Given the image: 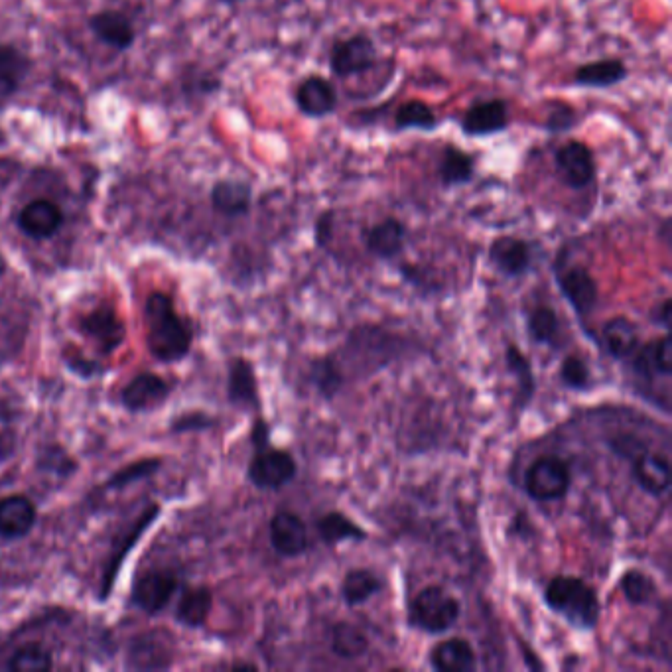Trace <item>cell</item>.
Wrapping results in <instances>:
<instances>
[{
  "label": "cell",
  "instance_id": "cell-1",
  "mask_svg": "<svg viewBox=\"0 0 672 672\" xmlns=\"http://www.w3.org/2000/svg\"><path fill=\"white\" fill-rule=\"evenodd\" d=\"M146 343L150 353L164 363L180 361L192 347V330L178 316L170 296L154 292L144 306Z\"/></svg>",
  "mask_w": 672,
  "mask_h": 672
},
{
  "label": "cell",
  "instance_id": "cell-2",
  "mask_svg": "<svg viewBox=\"0 0 672 672\" xmlns=\"http://www.w3.org/2000/svg\"><path fill=\"white\" fill-rule=\"evenodd\" d=\"M542 600L546 607L562 617L576 631H594L602 617V604L596 588L580 576L560 574L554 576L544 592Z\"/></svg>",
  "mask_w": 672,
  "mask_h": 672
},
{
  "label": "cell",
  "instance_id": "cell-3",
  "mask_svg": "<svg viewBox=\"0 0 672 672\" xmlns=\"http://www.w3.org/2000/svg\"><path fill=\"white\" fill-rule=\"evenodd\" d=\"M462 617V602L442 586L422 588L408 604V625L428 635H442L456 627Z\"/></svg>",
  "mask_w": 672,
  "mask_h": 672
},
{
  "label": "cell",
  "instance_id": "cell-4",
  "mask_svg": "<svg viewBox=\"0 0 672 672\" xmlns=\"http://www.w3.org/2000/svg\"><path fill=\"white\" fill-rule=\"evenodd\" d=\"M556 284L564 296V300L570 304L574 314L584 320L594 312L600 300V288L594 274L582 265H568L566 263V251L560 249L556 265H554Z\"/></svg>",
  "mask_w": 672,
  "mask_h": 672
},
{
  "label": "cell",
  "instance_id": "cell-5",
  "mask_svg": "<svg viewBox=\"0 0 672 672\" xmlns=\"http://www.w3.org/2000/svg\"><path fill=\"white\" fill-rule=\"evenodd\" d=\"M554 170L562 186L574 192H584L598 180L596 154L578 138H570L554 150Z\"/></svg>",
  "mask_w": 672,
  "mask_h": 672
},
{
  "label": "cell",
  "instance_id": "cell-6",
  "mask_svg": "<svg viewBox=\"0 0 672 672\" xmlns=\"http://www.w3.org/2000/svg\"><path fill=\"white\" fill-rule=\"evenodd\" d=\"M523 485L537 503L562 501L572 487V471L560 456H540L525 471Z\"/></svg>",
  "mask_w": 672,
  "mask_h": 672
},
{
  "label": "cell",
  "instance_id": "cell-7",
  "mask_svg": "<svg viewBox=\"0 0 672 672\" xmlns=\"http://www.w3.org/2000/svg\"><path fill=\"white\" fill-rule=\"evenodd\" d=\"M298 475V462L296 458L284 450V448H261L253 456L247 477L257 489L276 491L292 483Z\"/></svg>",
  "mask_w": 672,
  "mask_h": 672
},
{
  "label": "cell",
  "instance_id": "cell-8",
  "mask_svg": "<svg viewBox=\"0 0 672 672\" xmlns=\"http://www.w3.org/2000/svg\"><path fill=\"white\" fill-rule=\"evenodd\" d=\"M377 64V44L367 34L337 40L330 50V69L339 79L363 75Z\"/></svg>",
  "mask_w": 672,
  "mask_h": 672
},
{
  "label": "cell",
  "instance_id": "cell-9",
  "mask_svg": "<svg viewBox=\"0 0 672 672\" xmlns=\"http://www.w3.org/2000/svg\"><path fill=\"white\" fill-rule=\"evenodd\" d=\"M487 259L491 267L505 278H523L535 265L533 245L515 235H501L491 241Z\"/></svg>",
  "mask_w": 672,
  "mask_h": 672
},
{
  "label": "cell",
  "instance_id": "cell-10",
  "mask_svg": "<svg viewBox=\"0 0 672 672\" xmlns=\"http://www.w3.org/2000/svg\"><path fill=\"white\" fill-rule=\"evenodd\" d=\"M294 103L304 117L326 119L337 111L339 105L337 87L324 75L318 73L306 75L294 91Z\"/></svg>",
  "mask_w": 672,
  "mask_h": 672
},
{
  "label": "cell",
  "instance_id": "cell-11",
  "mask_svg": "<svg viewBox=\"0 0 672 672\" xmlns=\"http://www.w3.org/2000/svg\"><path fill=\"white\" fill-rule=\"evenodd\" d=\"M511 125L509 103L505 99H481L466 109L460 119L462 133L470 138L499 135Z\"/></svg>",
  "mask_w": 672,
  "mask_h": 672
},
{
  "label": "cell",
  "instance_id": "cell-12",
  "mask_svg": "<svg viewBox=\"0 0 672 672\" xmlns=\"http://www.w3.org/2000/svg\"><path fill=\"white\" fill-rule=\"evenodd\" d=\"M270 546L282 558H298L308 552V527L294 511H278L270 519Z\"/></svg>",
  "mask_w": 672,
  "mask_h": 672
},
{
  "label": "cell",
  "instance_id": "cell-13",
  "mask_svg": "<svg viewBox=\"0 0 672 672\" xmlns=\"http://www.w3.org/2000/svg\"><path fill=\"white\" fill-rule=\"evenodd\" d=\"M408 229L399 217H385L363 231L367 253L379 261H395L403 255Z\"/></svg>",
  "mask_w": 672,
  "mask_h": 672
},
{
  "label": "cell",
  "instance_id": "cell-14",
  "mask_svg": "<svg viewBox=\"0 0 672 672\" xmlns=\"http://www.w3.org/2000/svg\"><path fill=\"white\" fill-rule=\"evenodd\" d=\"M178 588V578L170 570H148L136 578L133 602L144 613L156 615L170 604Z\"/></svg>",
  "mask_w": 672,
  "mask_h": 672
},
{
  "label": "cell",
  "instance_id": "cell-15",
  "mask_svg": "<svg viewBox=\"0 0 672 672\" xmlns=\"http://www.w3.org/2000/svg\"><path fill=\"white\" fill-rule=\"evenodd\" d=\"M629 361L633 373L647 383H653L659 377L669 379L672 375L671 334L665 332L663 336L655 337L645 345H639Z\"/></svg>",
  "mask_w": 672,
  "mask_h": 672
},
{
  "label": "cell",
  "instance_id": "cell-16",
  "mask_svg": "<svg viewBox=\"0 0 672 672\" xmlns=\"http://www.w3.org/2000/svg\"><path fill=\"white\" fill-rule=\"evenodd\" d=\"M631 477L641 491L659 499L671 489V462L663 454L643 450L631 460Z\"/></svg>",
  "mask_w": 672,
  "mask_h": 672
},
{
  "label": "cell",
  "instance_id": "cell-17",
  "mask_svg": "<svg viewBox=\"0 0 672 672\" xmlns=\"http://www.w3.org/2000/svg\"><path fill=\"white\" fill-rule=\"evenodd\" d=\"M81 332L97 343L103 353H113L125 341L127 330L119 314L109 308H95L81 320Z\"/></svg>",
  "mask_w": 672,
  "mask_h": 672
},
{
  "label": "cell",
  "instance_id": "cell-18",
  "mask_svg": "<svg viewBox=\"0 0 672 672\" xmlns=\"http://www.w3.org/2000/svg\"><path fill=\"white\" fill-rule=\"evenodd\" d=\"M64 225L62 209L50 200H34L18 215V227L32 239H50Z\"/></svg>",
  "mask_w": 672,
  "mask_h": 672
},
{
  "label": "cell",
  "instance_id": "cell-19",
  "mask_svg": "<svg viewBox=\"0 0 672 672\" xmlns=\"http://www.w3.org/2000/svg\"><path fill=\"white\" fill-rule=\"evenodd\" d=\"M428 663L438 672H473L477 669V653L468 639L450 637L428 651Z\"/></svg>",
  "mask_w": 672,
  "mask_h": 672
},
{
  "label": "cell",
  "instance_id": "cell-20",
  "mask_svg": "<svg viewBox=\"0 0 672 672\" xmlns=\"http://www.w3.org/2000/svg\"><path fill=\"white\" fill-rule=\"evenodd\" d=\"M605 349V353L615 361H629L631 355L641 345L639 326L629 320L627 316L609 318L602 326V334L598 341Z\"/></svg>",
  "mask_w": 672,
  "mask_h": 672
},
{
  "label": "cell",
  "instance_id": "cell-21",
  "mask_svg": "<svg viewBox=\"0 0 672 672\" xmlns=\"http://www.w3.org/2000/svg\"><path fill=\"white\" fill-rule=\"evenodd\" d=\"M475 172H477V160L471 152L458 148L454 144H446L442 148L436 174L444 188L452 190V188L468 186L475 178Z\"/></svg>",
  "mask_w": 672,
  "mask_h": 672
},
{
  "label": "cell",
  "instance_id": "cell-22",
  "mask_svg": "<svg viewBox=\"0 0 672 672\" xmlns=\"http://www.w3.org/2000/svg\"><path fill=\"white\" fill-rule=\"evenodd\" d=\"M89 28L101 42L121 52L129 50L135 44V28L123 12L117 10L97 12L89 18Z\"/></svg>",
  "mask_w": 672,
  "mask_h": 672
},
{
  "label": "cell",
  "instance_id": "cell-23",
  "mask_svg": "<svg viewBox=\"0 0 672 672\" xmlns=\"http://www.w3.org/2000/svg\"><path fill=\"white\" fill-rule=\"evenodd\" d=\"M629 77V68L619 58H604L582 64L574 69L572 81L578 87L586 89H607L623 83Z\"/></svg>",
  "mask_w": 672,
  "mask_h": 672
},
{
  "label": "cell",
  "instance_id": "cell-24",
  "mask_svg": "<svg viewBox=\"0 0 672 672\" xmlns=\"http://www.w3.org/2000/svg\"><path fill=\"white\" fill-rule=\"evenodd\" d=\"M229 401L243 408V410H259L261 408V395H259V383L255 375V367L251 361L237 357L229 367Z\"/></svg>",
  "mask_w": 672,
  "mask_h": 672
},
{
  "label": "cell",
  "instance_id": "cell-25",
  "mask_svg": "<svg viewBox=\"0 0 672 672\" xmlns=\"http://www.w3.org/2000/svg\"><path fill=\"white\" fill-rule=\"evenodd\" d=\"M505 363L509 373L517 381V395L513 404L519 412H525L537 395V377L533 371V363L517 343H507Z\"/></svg>",
  "mask_w": 672,
  "mask_h": 672
},
{
  "label": "cell",
  "instance_id": "cell-26",
  "mask_svg": "<svg viewBox=\"0 0 672 672\" xmlns=\"http://www.w3.org/2000/svg\"><path fill=\"white\" fill-rule=\"evenodd\" d=\"M36 525V507L24 495H8L0 501V537H26Z\"/></svg>",
  "mask_w": 672,
  "mask_h": 672
},
{
  "label": "cell",
  "instance_id": "cell-27",
  "mask_svg": "<svg viewBox=\"0 0 672 672\" xmlns=\"http://www.w3.org/2000/svg\"><path fill=\"white\" fill-rule=\"evenodd\" d=\"M170 395V387L164 379L152 373H142L123 391V404L133 412H146L162 406Z\"/></svg>",
  "mask_w": 672,
  "mask_h": 672
},
{
  "label": "cell",
  "instance_id": "cell-28",
  "mask_svg": "<svg viewBox=\"0 0 672 672\" xmlns=\"http://www.w3.org/2000/svg\"><path fill=\"white\" fill-rule=\"evenodd\" d=\"M211 203L225 217H243L253 207V188L243 180H219L211 190Z\"/></svg>",
  "mask_w": 672,
  "mask_h": 672
},
{
  "label": "cell",
  "instance_id": "cell-29",
  "mask_svg": "<svg viewBox=\"0 0 672 672\" xmlns=\"http://www.w3.org/2000/svg\"><path fill=\"white\" fill-rule=\"evenodd\" d=\"M385 590L383 578L371 568H353L349 570L339 586V596L347 607L367 604Z\"/></svg>",
  "mask_w": 672,
  "mask_h": 672
},
{
  "label": "cell",
  "instance_id": "cell-30",
  "mask_svg": "<svg viewBox=\"0 0 672 672\" xmlns=\"http://www.w3.org/2000/svg\"><path fill=\"white\" fill-rule=\"evenodd\" d=\"M316 531L330 548H336L337 544L347 542V540L363 542L369 538V533L359 523H355L351 517H347L343 511L324 513L316 521Z\"/></svg>",
  "mask_w": 672,
  "mask_h": 672
},
{
  "label": "cell",
  "instance_id": "cell-31",
  "mask_svg": "<svg viewBox=\"0 0 672 672\" xmlns=\"http://www.w3.org/2000/svg\"><path fill=\"white\" fill-rule=\"evenodd\" d=\"M371 649L369 637L349 621H337L332 627V653L341 661L363 659Z\"/></svg>",
  "mask_w": 672,
  "mask_h": 672
},
{
  "label": "cell",
  "instance_id": "cell-32",
  "mask_svg": "<svg viewBox=\"0 0 672 672\" xmlns=\"http://www.w3.org/2000/svg\"><path fill=\"white\" fill-rule=\"evenodd\" d=\"M527 334L533 343L546 345L552 349H560L562 339V324L552 306L540 304L533 308L527 316Z\"/></svg>",
  "mask_w": 672,
  "mask_h": 672
},
{
  "label": "cell",
  "instance_id": "cell-33",
  "mask_svg": "<svg viewBox=\"0 0 672 672\" xmlns=\"http://www.w3.org/2000/svg\"><path fill=\"white\" fill-rule=\"evenodd\" d=\"M158 513H160L158 505H152L150 509H146V511L142 513V517L136 521L135 527L129 531V535L123 540L121 550H117V552L111 556V560H109V564H107V570H105V578H103L101 600H107V596H109V592H111V588H113V584H115V578H117V574H119V568L123 566V560H125L127 552H131V548L135 546L136 540H138L140 535L150 527V523L158 517Z\"/></svg>",
  "mask_w": 672,
  "mask_h": 672
},
{
  "label": "cell",
  "instance_id": "cell-34",
  "mask_svg": "<svg viewBox=\"0 0 672 672\" xmlns=\"http://www.w3.org/2000/svg\"><path fill=\"white\" fill-rule=\"evenodd\" d=\"M32 71V62L14 46H0V97L12 95Z\"/></svg>",
  "mask_w": 672,
  "mask_h": 672
},
{
  "label": "cell",
  "instance_id": "cell-35",
  "mask_svg": "<svg viewBox=\"0 0 672 672\" xmlns=\"http://www.w3.org/2000/svg\"><path fill=\"white\" fill-rule=\"evenodd\" d=\"M211 607H213V594L209 588L205 586L186 588L176 607V619L186 627L198 629L207 621Z\"/></svg>",
  "mask_w": 672,
  "mask_h": 672
},
{
  "label": "cell",
  "instance_id": "cell-36",
  "mask_svg": "<svg viewBox=\"0 0 672 672\" xmlns=\"http://www.w3.org/2000/svg\"><path fill=\"white\" fill-rule=\"evenodd\" d=\"M619 592L627 604L641 607L651 605L659 598V586L647 572L639 568H627L619 576Z\"/></svg>",
  "mask_w": 672,
  "mask_h": 672
},
{
  "label": "cell",
  "instance_id": "cell-37",
  "mask_svg": "<svg viewBox=\"0 0 672 672\" xmlns=\"http://www.w3.org/2000/svg\"><path fill=\"white\" fill-rule=\"evenodd\" d=\"M310 383L324 401H334L341 393V387L345 383V377L341 373V367L334 357H318L310 363Z\"/></svg>",
  "mask_w": 672,
  "mask_h": 672
},
{
  "label": "cell",
  "instance_id": "cell-38",
  "mask_svg": "<svg viewBox=\"0 0 672 672\" xmlns=\"http://www.w3.org/2000/svg\"><path fill=\"white\" fill-rule=\"evenodd\" d=\"M438 127H440V121H438L434 109L420 99L406 101L395 113V129L397 131L432 133Z\"/></svg>",
  "mask_w": 672,
  "mask_h": 672
},
{
  "label": "cell",
  "instance_id": "cell-39",
  "mask_svg": "<svg viewBox=\"0 0 672 672\" xmlns=\"http://www.w3.org/2000/svg\"><path fill=\"white\" fill-rule=\"evenodd\" d=\"M560 383L568 391H588L592 387V369L588 361L578 353L566 355L560 363Z\"/></svg>",
  "mask_w": 672,
  "mask_h": 672
},
{
  "label": "cell",
  "instance_id": "cell-40",
  "mask_svg": "<svg viewBox=\"0 0 672 672\" xmlns=\"http://www.w3.org/2000/svg\"><path fill=\"white\" fill-rule=\"evenodd\" d=\"M52 667V653L40 645H26L18 649L8 663V669L14 672H46Z\"/></svg>",
  "mask_w": 672,
  "mask_h": 672
},
{
  "label": "cell",
  "instance_id": "cell-41",
  "mask_svg": "<svg viewBox=\"0 0 672 672\" xmlns=\"http://www.w3.org/2000/svg\"><path fill=\"white\" fill-rule=\"evenodd\" d=\"M580 117L578 111L562 101H552L546 105V117L542 121V129L550 135H562L570 133L578 127Z\"/></svg>",
  "mask_w": 672,
  "mask_h": 672
},
{
  "label": "cell",
  "instance_id": "cell-42",
  "mask_svg": "<svg viewBox=\"0 0 672 672\" xmlns=\"http://www.w3.org/2000/svg\"><path fill=\"white\" fill-rule=\"evenodd\" d=\"M160 470V462L158 460H142V462H136L133 466H127L125 470L115 473L111 479H109V487H125L129 483H133L136 479H144L152 473Z\"/></svg>",
  "mask_w": 672,
  "mask_h": 672
},
{
  "label": "cell",
  "instance_id": "cell-43",
  "mask_svg": "<svg viewBox=\"0 0 672 672\" xmlns=\"http://www.w3.org/2000/svg\"><path fill=\"white\" fill-rule=\"evenodd\" d=\"M336 209H326L314 223V243L318 249H328L336 233Z\"/></svg>",
  "mask_w": 672,
  "mask_h": 672
},
{
  "label": "cell",
  "instance_id": "cell-44",
  "mask_svg": "<svg viewBox=\"0 0 672 672\" xmlns=\"http://www.w3.org/2000/svg\"><path fill=\"white\" fill-rule=\"evenodd\" d=\"M213 424V420L209 416H203V414H192V416H184V418H178L172 426L174 432H190V430H205Z\"/></svg>",
  "mask_w": 672,
  "mask_h": 672
},
{
  "label": "cell",
  "instance_id": "cell-45",
  "mask_svg": "<svg viewBox=\"0 0 672 672\" xmlns=\"http://www.w3.org/2000/svg\"><path fill=\"white\" fill-rule=\"evenodd\" d=\"M251 442L255 446V450L267 448L270 444V426L265 418H257L253 430H251Z\"/></svg>",
  "mask_w": 672,
  "mask_h": 672
},
{
  "label": "cell",
  "instance_id": "cell-46",
  "mask_svg": "<svg viewBox=\"0 0 672 672\" xmlns=\"http://www.w3.org/2000/svg\"><path fill=\"white\" fill-rule=\"evenodd\" d=\"M671 316H672V302L671 298H665L661 304H657L655 306V312H653V316H651V320L657 324V326H661V328H665V332H669L671 330Z\"/></svg>",
  "mask_w": 672,
  "mask_h": 672
},
{
  "label": "cell",
  "instance_id": "cell-47",
  "mask_svg": "<svg viewBox=\"0 0 672 672\" xmlns=\"http://www.w3.org/2000/svg\"><path fill=\"white\" fill-rule=\"evenodd\" d=\"M521 647H523V653H525V663H527V667H529V669H533V671H538V669H544L542 661H538L537 655H535L533 651L529 653V651L525 649V645H521Z\"/></svg>",
  "mask_w": 672,
  "mask_h": 672
},
{
  "label": "cell",
  "instance_id": "cell-48",
  "mask_svg": "<svg viewBox=\"0 0 672 672\" xmlns=\"http://www.w3.org/2000/svg\"><path fill=\"white\" fill-rule=\"evenodd\" d=\"M233 669H249V671H257V665H249V663H241V665H233Z\"/></svg>",
  "mask_w": 672,
  "mask_h": 672
},
{
  "label": "cell",
  "instance_id": "cell-49",
  "mask_svg": "<svg viewBox=\"0 0 672 672\" xmlns=\"http://www.w3.org/2000/svg\"><path fill=\"white\" fill-rule=\"evenodd\" d=\"M219 2H223V4H237V2H241V0H219Z\"/></svg>",
  "mask_w": 672,
  "mask_h": 672
},
{
  "label": "cell",
  "instance_id": "cell-50",
  "mask_svg": "<svg viewBox=\"0 0 672 672\" xmlns=\"http://www.w3.org/2000/svg\"><path fill=\"white\" fill-rule=\"evenodd\" d=\"M4 272V263H2V259H0V274Z\"/></svg>",
  "mask_w": 672,
  "mask_h": 672
}]
</instances>
